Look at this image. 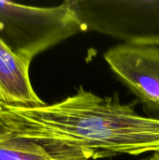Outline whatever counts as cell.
I'll return each instance as SVG.
<instances>
[{
	"label": "cell",
	"mask_w": 159,
	"mask_h": 160,
	"mask_svg": "<svg viewBox=\"0 0 159 160\" xmlns=\"http://www.w3.org/2000/svg\"><path fill=\"white\" fill-rule=\"evenodd\" d=\"M84 31L72 0L46 8L0 1V38L29 62L47 49Z\"/></svg>",
	"instance_id": "cell-2"
},
{
	"label": "cell",
	"mask_w": 159,
	"mask_h": 160,
	"mask_svg": "<svg viewBox=\"0 0 159 160\" xmlns=\"http://www.w3.org/2000/svg\"><path fill=\"white\" fill-rule=\"evenodd\" d=\"M104 59L142 104L159 112V45L122 43L110 48Z\"/></svg>",
	"instance_id": "cell-4"
},
{
	"label": "cell",
	"mask_w": 159,
	"mask_h": 160,
	"mask_svg": "<svg viewBox=\"0 0 159 160\" xmlns=\"http://www.w3.org/2000/svg\"><path fill=\"white\" fill-rule=\"evenodd\" d=\"M31 62L16 54L0 38V101L21 106L46 104L35 92L30 77Z\"/></svg>",
	"instance_id": "cell-5"
},
{
	"label": "cell",
	"mask_w": 159,
	"mask_h": 160,
	"mask_svg": "<svg viewBox=\"0 0 159 160\" xmlns=\"http://www.w3.org/2000/svg\"><path fill=\"white\" fill-rule=\"evenodd\" d=\"M0 123L14 137L78 146L94 153L96 159L159 153V118L142 116L134 103L99 97L82 86L53 104L30 107L0 101Z\"/></svg>",
	"instance_id": "cell-1"
},
{
	"label": "cell",
	"mask_w": 159,
	"mask_h": 160,
	"mask_svg": "<svg viewBox=\"0 0 159 160\" xmlns=\"http://www.w3.org/2000/svg\"><path fill=\"white\" fill-rule=\"evenodd\" d=\"M8 132H7V130L3 127V125L0 123V137H2V136H4V135H6V134H7Z\"/></svg>",
	"instance_id": "cell-7"
},
{
	"label": "cell",
	"mask_w": 159,
	"mask_h": 160,
	"mask_svg": "<svg viewBox=\"0 0 159 160\" xmlns=\"http://www.w3.org/2000/svg\"><path fill=\"white\" fill-rule=\"evenodd\" d=\"M150 158H151V160H159V153L153 154Z\"/></svg>",
	"instance_id": "cell-8"
},
{
	"label": "cell",
	"mask_w": 159,
	"mask_h": 160,
	"mask_svg": "<svg viewBox=\"0 0 159 160\" xmlns=\"http://www.w3.org/2000/svg\"><path fill=\"white\" fill-rule=\"evenodd\" d=\"M138 160H151V158L149 157V158H141V159H138Z\"/></svg>",
	"instance_id": "cell-9"
},
{
	"label": "cell",
	"mask_w": 159,
	"mask_h": 160,
	"mask_svg": "<svg viewBox=\"0 0 159 160\" xmlns=\"http://www.w3.org/2000/svg\"><path fill=\"white\" fill-rule=\"evenodd\" d=\"M157 45H159V41H158V43H157Z\"/></svg>",
	"instance_id": "cell-10"
},
{
	"label": "cell",
	"mask_w": 159,
	"mask_h": 160,
	"mask_svg": "<svg viewBox=\"0 0 159 160\" xmlns=\"http://www.w3.org/2000/svg\"><path fill=\"white\" fill-rule=\"evenodd\" d=\"M94 153L74 145L33 142L9 133L0 137V160H90Z\"/></svg>",
	"instance_id": "cell-6"
},
{
	"label": "cell",
	"mask_w": 159,
	"mask_h": 160,
	"mask_svg": "<svg viewBox=\"0 0 159 160\" xmlns=\"http://www.w3.org/2000/svg\"><path fill=\"white\" fill-rule=\"evenodd\" d=\"M85 31L92 30L128 44L157 45L159 0H72Z\"/></svg>",
	"instance_id": "cell-3"
}]
</instances>
